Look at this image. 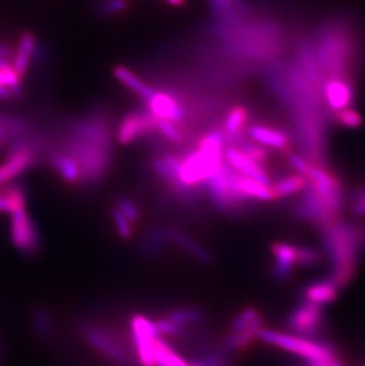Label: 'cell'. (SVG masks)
I'll list each match as a JSON object with an SVG mask.
<instances>
[{
	"mask_svg": "<svg viewBox=\"0 0 365 366\" xmlns=\"http://www.w3.org/2000/svg\"><path fill=\"white\" fill-rule=\"evenodd\" d=\"M236 149H240L245 156H248L250 160H253L254 163L259 164L261 166L264 167V164L267 163L268 152L266 149H264V146L243 142Z\"/></svg>",
	"mask_w": 365,
	"mask_h": 366,
	"instance_id": "cell-35",
	"label": "cell"
},
{
	"mask_svg": "<svg viewBox=\"0 0 365 366\" xmlns=\"http://www.w3.org/2000/svg\"><path fill=\"white\" fill-rule=\"evenodd\" d=\"M248 133L250 138L261 146H267L271 149L283 151V152L289 149L291 142H289L288 135H286L285 132L279 131L276 128L254 125L248 130Z\"/></svg>",
	"mask_w": 365,
	"mask_h": 366,
	"instance_id": "cell-16",
	"label": "cell"
},
{
	"mask_svg": "<svg viewBox=\"0 0 365 366\" xmlns=\"http://www.w3.org/2000/svg\"><path fill=\"white\" fill-rule=\"evenodd\" d=\"M74 132H75V137L79 138L99 142L103 145H111L108 128L106 126L105 121L98 118L79 120L77 124L74 125Z\"/></svg>",
	"mask_w": 365,
	"mask_h": 366,
	"instance_id": "cell-17",
	"label": "cell"
},
{
	"mask_svg": "<svg viewBox=\"0 0 365 366\" xmlns=\"http://www.w3.org/2000/svg\"><path fill=\"white\" fill-rule=\"evenodd\" d=\"M26 207V193L18 186L0 189V211L15 212Z\"/></svg>",
	"mask_w": 365,
	"mask_h": 366,
	"instance_id": "cell-28",
	"label": "cell"
},
{
	"mask_svg": "<svg viewBox=\"0 0 365 366\" xmlns=\"http://www.w3.org/2000/svg\"><path fill=\"white\" fill-rule=\"evenodd\" d=\"M130 331L137 359L142 366H156L155 341L158 338L156 325L146 316L135 314L130 319Z\"/></svg>",
	"mask_w": 365,
	"mask_h": 366,
	"instance_id": "cell-8",
	"label": "cell"
},
{
	"mask_svg": "<svg viewBox=\"0 0 365 366\" xmlns=\"http://www.w3.org/2000/svg\"><path fill=\"white\" fill-rule=\"evenodd\" d=\"M128 6V0H102L96 6V11L103 17H113L123 13Z\"/></svg>",
	"mask_w": 365,
	"mask_h": 366,
	"instance_id": "cell-33",
	"label": "cell"
},
{
	"mask_svg": "<svg viewBox=\"0 0 365 366\" xmlns=\"http://www.w3.org/2000/svg\"><path fill=\"white\" fill-rule=\"evenodd\" d=\"M324 321L325 316L322 306L304 301L291 312L286 326L294 336L313 339L322 332Z\"/></svg>",
	"mask_w": 365,
	"mask_h": 366,
	"instance_id": "cell-7",
	"label": "cell"
},
{
	"mask_svg": "<svg viewBox=\"0 0 365 366\" xmlns=\"http://www.w3.org/2000/svg\"><path fill=\"white\" fill-rule=\"evenodd\" d=\"M303 366H342L337 362H305V365Z\"/></svg>",
	"mask_w": 365,
	"mask_h": 366,
	"instance_id": "cell-44",
	"label": "cell"
},
{
	"mask_svg": "<svg viewBox=\"0 0 365 366\" xmlns=\"http://www.w3.org/2000/svg\"><path fill=\"white\" fill-rule=\"evenodd\" d=\"M37 330L45 338H50L54 334V321L51 319L50 313L45 309H40L35 316Z\"/></svg>",
	"mask_w": 365,
	"mask_h": 366,
	"instance_id": "cell-38",
	"label": "cell"
},
{
	"mask_svg": "<svg viewBox=\"0 0 365 366\" xmlns=\"http://www.w3.org/2000/svg\"><path fill=\"white\" fill-rule=\"evenodd\" d=\"M232 166L227 161H222L216 172L206 179L204 191L210 202L217 210L229 216L246 215L255 207V200H249L232 186L230 181Z\"/></svg>",
	"mask_w": 365,
	"mask_h": 366,
	"instance_id": "cell-4",
	"label": "cell"
},
{
	"mask_svg": "<svg viewBox=\"0 0 365 366\" xmlns=\"http://www.w3.org/2000/svg\"><path fill=\"white\" fill-rule=\"evenodd\" d=\"M223 159L236 171H239L240 173L253 178L264 185H271V178L264 170V167L254 163L253 160H250L248 156H245L240 149H236L234 146H230L223 151Z\"/></svg>",
	"mask_w": 365,
	"mask_h": 366,
	"instance_id": "cell-13",
	"label": "cell"
},
{
	"mask_svg": "<svg viewBox=\"0 0 365 366\" xmlns=\"http://www.w3.org/2000/svg\"><path fill=\"white\" fill-rule=\"evenodd\" d=\"M318 230L331 267L329 279L340 290L354 278L365 251V224L339 218Z\"/></svg>",
	"mask_w": 365,
	"mask_h": 366,
	"instance_id": "cell-1",
	"label": "cell"
},
{
	"mask_svg": "<svg viewBox=\"0 0 365 366\" xmlns=\"http://www.w3.org/2000/svg\"><path fill=\"white\" fill-rule=\"evenodd\" d=\"M257 338L266 344L273 345L299 355L310 362H337L336 348L327 341L320 339H310V338L299 337L294 334L282 333L278 331L261 328Z\"/></svg>",
	"mask_w": 365,
	"mask_h": 366,
	"instance_id": "cell-5",
	"label": "cell"
},
{
	"mask_svg": "<svg viewBox=\"0 0 365 366\" xmlns=\"http://www.w3.org/2000/svg\"><path fill=\"white\" fill-rule=\"evenodd\" d=\"M37 158L36 145L26 139L16 142L10 149L8 158L0 164V185L18 177L19 174L35 165Z\"/></svg>",
	"mask_w": 365,
	"mask_h": 366,
	"instance_id": "cell-9",
	"label": "cell"
},
{
	"mask_svg": "<svg viewBox=\"0 0 365 366\" xmlns=\"http://www.w3.org/2000/svg\"><path fill=\"white\" fill-rule=\"evenodd\" d=\"M351 200V212L354 216H365V190L354 193Z\"/></svg>",
	"mask_w": 365,
	"mask_h": 366,
	"instance_id": "cell-41",
	"label": "cell"
},
{
	"mask_svg": "<svg viewBox=\"0 0 365 366\" xmlns=\"http://www.w3.org/2000/svg\"><path fill=\"white\" fill-rule=\"evenodd\" d=\"M84 338L91 348L106 358L120 364H130V353L125 341L116 331L102 325H87L84 327Z\"/></svg>",
	"mask_w": 365,
	"mask_h": 366,
	"instance_id": "cell-6",
	"label": "cell"
},
{
	"mask_svg": "<svg viewBox=\"0 0 365 366\" xmlns=\"http://www.w3.org/2000/svg\"><path fill=\"white\" fill-rule=\"evenodd\" d=\"M262 320H259L257 323L250 325L245 330L240 332H230L227 337L222 341V352L225 355H230L234 352L241 351L248 348L254 339H257L259 331L262 328Z\"/></svg>",
	"mask_w": 365,
	"mask_h": 366,
	"instance_id": "cell-19",
	"label": "cell"
},
{
	"mask_svg": "<svg viewBox=\"0 0 365 366\" xmlns=\"http://www.w3.org/2000/svg\"><path fill=\"white\" fill-rule=\"evenodd\" d=\"M273 267L271 273L279 282H283L292 275L296 265V246L289 243L275 242L271 244Z\"/></svg>",
	"mask_w": 365,
	"mask_h": 366,
	"instance_id": "cell-14",
	"label": "cell"
},
{
	"mask_svg": "<svg viewBox=\"0 0 365 366\" xmlns=\"http://www.w3.org/2000/svg\"><path fill=\"white\" fill-rule=\"evenodd\" d=\"M155 325H156L158 333H163L165 336H169V337L181 338L185 336L184 327L172 323L170 320H167V318L157 320V321H155Z\"/></svg>",
	"mask_w": 365,
	"mask_h": 366,
	"instance_id": "cell-40",
	"label": "cell"
},
{
	"mask_svg": "<svg viewBox=\"0 0 365 366\" xmlns=\"http://www.w3.org/2000/svg\"><path fill=\"white\" fill-rule=\"evenodd\" d=\"M165 1H167V4L179 8V6H183V5L185 4V1H186V0H165Z\"/></svg>",
	"mask_w": 365,
	"mask_h": 366,
	"instance_id": "cell-45",
	"label": "cell"
},
{
	"mask_svg": "<svg viewBox=\"0 0 365 366\" xmlns=\"http://www.w3.org/2000/svg\"><path fill=\"white\" fill-rule=\"evenodd\" d=\"M112 218L116 231L123 239H128L133 235V227L128 219L116 207H112Z\"/></svg>",
	"mask_w": 365,
	"mask_h": 366,
	"instance_id": "cell-37",
	"label": "cell"
},
{
	"mask_svg": "<svg viewBox=\"0 0 365 366\" xmlns=\"http://www.w3.org/2000/svg\"><path fill=\"white\" fill-rule=\"evenodd\" d=\"M113 75L116 76V80L121 82L123 86H126L128 89L134 91L135 94L139 95L145 100H149L155 93L156 89L146 84L145 81L141 80L140 77L137 76L132 70L128 69L126 67L116 66L113 69Z\"/></svg>",
	"mask_w": 365,
	"mask_h": 366,
	"instance_id": "cell-22",
	"label": "cell"
},
{
	"mask_svg": "<svg viewBox=\"0 0 365 366\" xmlns=\"http://www.w3.org/2000/svg\"><path fill=\"white\" fill-rule=\"evenodd\" d=\"M49 163L51 167L57 172L60 178H62L67 184H80L81 171L80 165L74 156L69 153L62 152L51 153L49 156Z\"/></svg>",
	"mask_w": 365,
	"mask_h": 366,
	"instance_id": "cell-18",
	"label": "cell"
},
{
	"mask_svg": "<svg viewBox=\"0 0 365 366\" xmlns=\"http://www.w3.org/2000/svg\"><path fill=\"white\" fill-rule=\"evenodd\" d=\"M322 253L310 246H296V265L303 268H315L320 265Z\"/></svg>",
	"mask_w": 365,
	"mask_h": 366,
	"instance_id": "cell-30",
	"label": "cell"
},
{
	"mask_svg": "<svg viewBox=\"0 0 365 366\" xmlns=\"http://www.w3.org/2000/svg\"><path fill=\"white\" fill-rule=\"evenodd\" d=\"M211 1H213V6H215L218 11L222 12V13L228 12L230 0H211Z\"/></svg>",
	"mask_w": 365,
	"mask_h": 366,
	"instance_id": "cell-43",
	"label": "cell"
},
{
	"mask_svg": "<svg viewBox=\"0 0 365 366\" xmlns=\"http://www.w3.org/2000/svg\"><path fill=\"white\" fill-rule=\"evenodd\" d=\"M156 130L163 135L164 139L174 144H181L183 142V135L179 131V128L176 126L174 122H171L169 120L157 119Z\"/></svg>",
	"mask_w": 365,
	"mask_h": 366,
	"instance_id": "cell-34",
	"label": "cell"
},
{
	"mask_svg": "<svg viewBox=\"0 0 365 366\" xmlns=\"http://www.w3.org/2000/svg\"><path fill=\"white\" fill-rule=\"evenodd\" d=\"M325 94L329 105L336 110L347 108L352 100L350 84L338 79L331 80L329 84H326Z\"/></svg>",
	"mask_w": 365,
	"mask_h": 366,
	"instance_id": "cell-23",
	"label": "cell"
},
{
	"mask_svg": "<svg viewBox=\"0 0 365 366\" xmlns=\"http://www.w3.org/2000/svg\"><path fill=\"white\" fill-rule=\"evenodd\" d=\"M11 239L16 247L26 254H35L40 249V234L26 207L12 212Z\"/></svg>",
	"mask_w": 365,
	"mask_h": 366,
	"instance_id": "cell-11",
	"label": "cell"
},
{
	"mask_svg": "<svg viewBox=\"0 0 365 366\" xmlns=\"http://www.w3.org/2000/svg\"><path fill=\"white\" fill-rule=\"evenodd\" d=\"M0 62H1V59H0Z\"/></svg>",
	"mask_w": 365,
	"mask_h": 366,
	"instance_id": "cell-46",
	"label": "cell"
},
{
	"mask_svg": "<svg viewBox=\"0 0 365 366\" xmlns=\"http://www.w3.org/2000/svg\"><path fill=\"white\" fill-rule=\"evenodd\" d=\"M37 38L31 31H23L19 36L18 45L12 58V66L19 76H26L29 72L30 64L37 52Z\"/></svg>",
	"mask_w": 365,
	"mask_h": 366,
	"instance_id": "cell-15",
	"label": "cell"
},
{
	"mask_svg": "<svg viewBox=\"0 0 365 366\" xmlns=\"http://www.w3.org/2000/svg\"><path fill=\"white\" fill-rule=\"evenodd\" d=\"M259 320H262V316H260L259 311L254 307H247L234 318L232 324H230V331L232 332H240V331L245 330L250 325L257 323Z\"/></svg>",
	"mask_w": 365,
	"mask_h": 366,
	"instance_id": "cell-32",
	"label": "cell"
},
{
	"mask_svg": "<svg viewBox=\"0 0 365 366\" xmlns=\"http://www.w3.org/2000/svg\"><path fill=\"white\" fill-rule=\"evenodd\" d=\"M225 142V135L218 130L203 135L195 149L181 156V181L186 185L198 186L209 179L223 161Z\"/></svg>",
	"mask_w": 365,
	"mask_h": 366,
	"instance_id": "cell-2",
	"label": "cell"
},
{
	"mask_svg": "<svg viewBox=\"0 0 365 366\" xmlns=\"http://www.w3.org/2000/svg\"><path fill=\"white\" fill-rule=\"evenodd\" d=\"M114 207H116L130 223H137V222L140 219V210H139V207H137V204L134 203V200H130L128 197H118Z\"/></svg>",
	"mask_w": 365,
	"mask_h": 366,
	"instance_id": "cell-36",
	"label": "cell"
},
{
	"mask_svg": "<svg viewBox=\"0 0 365 366\" xmlns=\"http://www.w3.org/2000/svg\"><path fill=\"white\" fill-rule=\"evenodd\" d=\"M21 94H22V91H15V89H12V88L0 86V100H1V101L19 98Z\"/></svg>",
	"mask_w": 365,
	"mask_h": 366,
	"instance_id": "cell-42",
	"label": "cell"
},
{
	"mask_svg": "<svg viewBox=\"0 0 365 366\" xmlns=\"http://www.w3.org/2000/svg\"><path fill=\"white\" fill-rule=\"evenodd\" d=\"M170 241L179 246L183 251H188L197 261L209 265L211 263V255L206 248H203L195 239L185 235L184 232L179 231L177 229L170 228Z\"/></svg>",
	"mask_w": 365,
	"mask_h": 366,
	"instance_id": "cell-24",
	"label": "cell"
},
{
	"mask_svg": "<svg viewBox=\"0 0 365 366\" xmlns=\"http://www.w3.org/2000/svg\"><path fill=\"white\" fill-rule=\"evenodd\" d=\"M64 152L74 156L80 165V184H100L112 165V146L74 137L64 144Z\"/></svg>",
	"mask_w": 365,
	"mask_h": 366,
	"instance_id": "cell-3",
	"label": "cell"
},
{
	"mask_svg": "<svg viewBox=\"0 0 365 366\" xmlns=\"http://www.w3.org/2000/svg\"><path fill=\"white\" fill-rule=\"evenodd\" d=\"M0 86L22 91V77L8 61L0 62Z\"/></svg>",
	"mask_w": 365,
	"mask_h": 366,
	"instance_id": "cell-31",
	"label": "cell"
},
{
	"mask_svg": "<svg viewBox=\"0 0 365 366\" xmlns=\"http://www.w3.org/2000/svg\"><path fill=\"white\" fill-rule=\"evenodd\" d=\"M170 241V228L167 227H157L152 229L149 235L146 236L142 242V253L147 256L155 258L160 254L164 248L167 247Z\"/></svg>",
	"mask_w": 365,
	"mask_h": 366,
	"instance_id": "cell-26",
	"label": "cell"
},
{
	"mask_svg": "<svg viewBox=\"0 0 365 366\" xmlns=\"http://www.w3.org/2000/svg\"><path fill=\"white\" fill-rule=\"evenodd\" d=\"M339 288L331 280L327 279L308 285L303 292V295H304V301L322 306L336 300Z\"/></svg>",
	"mask_w": 365,
	"mask_h": 366,
	"instance_id": "cell-21",
	"label": "cell"
},
{
	"mask_svg": "<svg viewBox=\"0 0 365 366\" xmlns=\"http://www.w3.org/2000/svg\"><path fill=\"white\" fill-rule=\"evenodd\" d=\"M146 108L159 119L169 120L178 124L185 119V110L179 98L169 91H156L146 100Z\"/></svg>",
	"mask_w": 365,
	"mask_h": 366,
	"instance_id": "cell-12",
	"label": "cell"
},
{
	"mask_svg": "<svg viewBox=\"0 0 365 366\" xmlns=\"http://www.w3.org/2000/svg\"><path fill=\"white\" fill-rule=\"evenodd\" d=\"M306 185L308 179L304 176L297 173L282 178L275 184H271V188L275 200H281L286 197L293 196L296 193H303Z\"/></svg>",
	"mask_w": 365,
	"mask_h": 366,
	"instance_id": "cell-25",
	"label": "cell"
},
{
	"mask_svg": "<svg viewBox=\"0 0 365 366\" xmlns=\"http://www.w3.org/2000/svg\"><path fill=\"white\" fill-rule=\"evenodd\" d=\"M157 118L145 107L141 112L128 113L120 121L116 139L121 145H130L156 130Z\"/></svg>",
	"mask_w": 365,
	"mask_h": 366,
	"instance_id": "cell-10",
	"label": "cell"
},
{
	"mask_svg": "<svg viewBox=\"0 0 365 366\" xmlns=\"http://www.w3.org/2000/svg\"><path fill=\"white\" fill-rule=\"evenodd\" d=\"M337 121L345 127L356 128L361 125V116L354 109L344 108L337 110Z\"/></svg>",
	"mask_w": 365,
	"mask_h": 366,
	"instance_id": "cell-39",
	"label": "cell"
},
{
	"mask_svg": "<svg viewBox=\"0 0 365 366\" xmlns=\"http://www.w3.org/2000/svg\"><path fill=\"white\" fill-rule=\"evenodd\" d=\"M29 132L30 125L24 120L0 113V149L9 142L26 139Z\"/></svg>",
	"mask_w": 365,
	"mask_h": 366,
	"instance_id": "cell-20",
	"label": "cell"
},
{
	"mask_svg": "<svg viewBox=\"0 0 365 366\" xmlns=\"http://www.w3.org/2000/svg\"><path fill=\"white\" fill-rule=\"evenodd\" d=\"M167 320L172 323L177 324L179 326H193L203 323L204 316L199 309L185 307V309H174L170 313H167L165 316Z\"/></svg>",
	"mask_w": 365,
	"mask_h": 366,
	"instance_id": "cell-29",
	"label": "cell"
},
{
	"mask_svg": "<svg viewBox=\"0 0 365 366\" xmlns=\"http://www.w3.org/2000/svg\"><path fill=\"white\" fill-rule=\"evenodd\" d=\"M248 121V110L242 105H235L229 110L225 121V139H236L243 131Z\"/></svg>",
	"mask_w": 365,
	"mask_h": 366,
	"instance_id": "cell-27",
	"label": "cell"
}]
</instances>
